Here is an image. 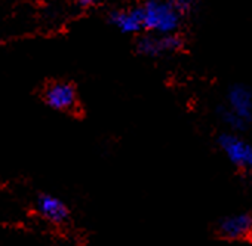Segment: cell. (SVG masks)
I'll return each mask as SVG.
<instances>
[{
	"label": "cell",
	"instance_id": "cell-1",
	"mask_svg": "<svg viewBox=\"0 0 252 246\" xmlns=\"http://www.w3.org/2000/svg\"><path fill=\"white\" fill-rule=\"evenodd\" d=\"M140 11L143 29L158 34H172L180 26L181 14L174 8L171 2L149 0L140 8Z\"/></svg>",
	"mask_w": 252,
	"mask_h": 246
},
{
	"label": "cell",
	"instance_id": "cell-2",
	"mask_svg": "<svg viewBox=\"0 0 252 246\" xmlns=\"http://www.w3.org/2000/svg\"><path fill=\"white\" fill-rule=\"evenodd\" d=\"M218 144L233 165L252 171V144L246 143L234 134L220 135Z\"/></svg>",
	"mask_w": 252,
	"mask_h": 246
},
{
	"label": "cell",
	"instance_id": "cell-3",
	"mask_svg": "<svg viewBox=\"0 0 252 246\" xmlns=\"http://www.w3.org/2000/svg\"><path fill=\"white\" fill-rule=\"evenodd\" d=\"M218 233L228 240H243L252 236V216L249 214H237L225 216L218 224Z\"/></svg>",
	"mask_w": 252,
	"mask_h": 246
},
{
	"label": "cell",
	"instance_id": "cell-4",
	"mask_svg": "<svg viewBox=\"0 0 252 246\" xmlns=\"http://www.w3.org/2000/svg\"><path fill=\"white\" fill-rule=\"evenodd\" d=\"M183 46V40L177 34H160V37H144L138 42V51L147 57H159L175 52Z\"/></svg>",
	"mask_w": 252,
	"mask_h": 246
},
{
	"label": "cell",
	"instance_id": "cell-5",
	"mask_svg": "<svg viewBox=\"0 0 252 246\" xmlns=\"http://www.w3.org/2000/svg\"><path fill=\"white\" fill-rule=\"evenodd\" d=\"M228 110L243 119L246 123L252 117V92L243 85H234L230 88L227 95Z\"/></svg>",
	"mask_w": 252,
	"mask_h": 246
},
{
	"label": "cell",
	"instance_id": "cell-6",
	"mask_svg": "<svg viewBox=\"0 0 252 246\" xmlns=\"http://www.w3.org/2000/svg\"><path fill=\"white\" fill-rule=\"evenodd\" d=\"M46 102L61 111H68L76 105V91L68 83H54L45 92Z\"/></svg>",
	"mask_w": 252,
	"mask_h": 246
},
{
	"label": "cell",
	"instance_id": "cell-7",
	"mask_svg": "<svg viewBox=\"0 0 252 246\" xmlns=\"http://www.w3.org/2000/svg\"><path fill=\"white\" fill-rule=\"evenodd\" d=\"M37 211L43 218L54 224H63L68 218V209L64 202L49 194H42L37 199Z\"/></svg>",
	"mask_w": 252,
	"mask_h": 246
},
{
	"label": "cell",
	"instance_id": "cell-8",
	"mask_svg": "<svg viewBox=\"0 0 252 246\" xmlns=\"http://www.w3.org/2000/svg\"><path fill=\"white\" fill-rule=\"evenodd\" d=\"M111 23L122 31V33H137L143 29L141 21V11L140 8L131 11H120L111 15Z\"/></svg>",
	"mask_w": 252,
	"mask_h": 246
},
{
	"label": "cell",
	"instance_id": "cell-9",
	"mask_svg": "<svg viewBox=\"0 0 252 246\" xmlns=\"http://www.w3.org/2000/svg\"><path fill=\"white\" fill-rule=\"evenodd\" d=\"M220 117H221V120L225 123V125L233 131H242L246 126V122L243 119H240L237 114H234L228 108H220Z\"/></svg>",
	"mask_w": 252,
	"mask_h": 246
},
{
	"label": "cell",
	"instance_id": "cell-10",
	"mask_svg": "<svg viewBox=\"0 0 252 246\" xmlns=\"http://www.w3.org/2000/svg\"><path fill=\"white\" fill-rule=\"evenodd\" d=\"M95 2H96V0H79V5L83 6V8H89V6H92Z\"/></svg>",
	"mask_w": 252,
	"mask_h": 246
}]
</instances>
